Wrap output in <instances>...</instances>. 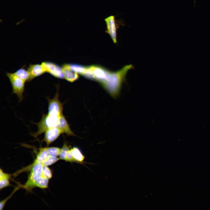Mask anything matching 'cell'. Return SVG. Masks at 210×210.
Wrapping results in <instances>:
<instances>
[{
	"label": "cell",
	"mask_w": 210,
	"mask_h": 210,
	"mask_svg": "<svg viewBox=\"0 0 210 210\" xmlns=\"http://www.w3.org/2000/svg\"><path fill=\"white\" fill-rule=\"evenodd\" d=\"M133 68V66L130 64L116 71H109L105 79L100 85L111 96L116 98L120 93L123 84L126 81L128 72Z\"/></svg>",
	"instance_id": "obj_1"
},
{
	"label": "cell",
	"mask_w": 210,
	"mask_h": 210,
	"mask_svg": "<svg viewBox=\"0 0 210 210\" xmlns=\"http://www.w3.org/2000/svg\"><path fill=\"white\" fill-rule=\"evenodd\" d=\"M43 165L35 161L28 166L24 168L15 173L18 175L21 172L29 171L28 179L25 184L22 187L28 191H31L35 188L36 181L42 176Z\"/></svg>",
	"instance_id": "obj_2"
},
{
	"label": "cell",
	"mask_w": 210,
	"mask_h": 210,
	"mask_svg": "<svg viewBox=\"0 0 210 210\" xmlns=\"http://www.w3.org/2000/svg\"><path fill=\"white\" fill-rule=\"evenodd\" d=\"M60 117L48 113L43 114L40 121L36 124L37 126V131L35 133H32V135L36 138L39 135L44 132L48 129L57 127Z\"/></svg>",
	"instance_id": "obj_3"
},
{
	"label": "cell",
	"mask_w": 210,
	"mask_h": 210,
	"mask_svg": "<svg viewBox=\"0 0 210 210\" xmlns=\"http://www.w3.org/2000/svg\"><path fill=\"white\" fill-rule=\"evenodd\" d=\"M116 16L111 15L104 20L106 25L105 32L109 34L113 43H117V31L120 26L125 25L121 20H117Z\"/></svg>",
	"instance_id": "obj_4"
},
{
	"label": "cell",
	"mask_w": 210,
	"mask_h": 210,
	"mask_svg": "<svg viewBox=\"0 0 210 210\" xmlns=\"http://www.w3.org/2000/svg\"><path fill=\"white\" fill-rule=\"evenodd\" d=\"M6 75L8 78L12 89V93L17 95L19 102L23 99V93L25 82L18 77L14 73L6 72Z\"/></svg>",
	"instance_id": "obj_5"
},
{
	"label": "cell",
	"mask_w": 210,
	"mask_h": 210,
	"mask_svg": "<svg viewBox=\"0 0 210 210\" xmlns=\"http://www.w3.org/2000/svg\"><path fill=\"white\" fill-rule=\"evenodd\" d=\"M58 86H57V91L54 97L52 99L47 97L48 101V114L58 117H60L62 114L63 104L59 98Z\"/></svg>",
	"instance_id": "obj_6"
},
{
	"label": "cell",
	"mask_w": 210,
	"mask_h": 210,
	"mask_svg": "<svg viewBox=\"0 0 210 210\" xmlns=\"http://www.w3.org/2000/svg\"><path fill=\"white\" fill-rule=\"evenodd\" d=\"M46 73L60 79L64 78L62 66L54 62L46 61L41 63Z\"/></svg>",
	"instance_id": "obj_7"
},
{
	"label": "cell",
	"mask_w": 210,
	"mask_h": 210,
	"mask_svg": "<svg viewBox=\"0 0 210 210\" xmlns=\"http://www.w3.org/2000/svg\"><path fill=\"white\" fill-rule=\"evenodd\" d=\"M44 132L43 138L41 141L45 142L47 146L55 141L62 133V131L57 127L49 128Z\"/></svg>",
	"instance_id": "obj_8"
},
{
	"label": "cell",
	"mask_w": 210,
	"mask_h": 210,
	"mask_svg": "<svg viewBox=\"0 0 210 210\" xmlns=\"http://www.w3.org/2000/svg\"><path fill=\"white\" fill-rule=\"evenodd\" d=\"M27 69L30 75V81L46 73L41 64H30Z\"/></svg>",
	"instance_id": "obj_9"
},
{
	"label": "cell",
	"mask_w": 210,
	"mask_h": 210,
	"mask_svg": "<svg viewBox=\"0 0 210 210\" xmlns=\"http://www.w3.org/2000/svg\"><path fill=\"white\" fill-rule=\"evenodd\" d=\"M62 68L64 78L67 81L73 82L78 79L79 76L70 68L69 64H64L62 66Z\"/></svg>",
	"instance_id": "obj_10"
},
{
	"label": "cell",
	"mask_w": 210,
	"mask_h": 210,
	"mask_svg": "<svg viewBox=\"0 0 210 210\" xmlns=\"http://www.w3.org/2000/svg\"><path fill=\"white\" fill-rule=\"evenodd\" d=\"M57 127L62 131V133L67 136H74V134L71 130L69 125L63 114L60 117Z\"/></svg>",
	"instance_id": "obj_11"
},
{
	"label": "cell",
	"mask_w": 210,
	"mask_h": 210,
	"mask_svg": "<svg viewBox=\"0 0 210 210\" xmlns=\"http://www.w3.org/2000/svg\"><path fill=\"white\" fill-rule=\"evenodd\" d=\"M69 151L75 162L81 163L83 162L85 157L78 148L74 147L70 148Z\"/></svg>",
	"instance_id": "obj_12"
},
{
	"label": "cell",
	"mask_w": 210,
	"mask_h": 210,
	"mask_svg": "<svg viewBox=\"0 0 210 210\" xmlns=\"http://www.w3.org/2000/svg\"><path fill=\"white\" fill-rule=\"evenodd\" d=\"M12 174L4 172L1 168L0 170V189L7 187L11 185L10 183V179L11 178Z\"/></svg>",
	"instance_id": "obj_13"
},
{
	"label": "cell",
	"mask_w": 210,
	"mask_h": 210,
	"mask_svg": "<svg viewBox=\"0 0 210 210\" xmlns=\"http://www.w3.org/2000/svg\"><path fill=\"white\" fill-rule=\"evenodd\" d=\"M25 65L18 69L14 73L19 78L24 82L30 81V75L28 70L25 68Z\"/></svg>",
	"instance_id": "obj_14"
},
{
	"label": "cell",
	"mask_w": 210,
	"mask_h": 210,
	"mask_svg": "<svg viewBox=\"0 0 210 210\" xmlns=\"http://www.w3.org/2000/svg\"><path fill=\"white\" fill-rule=\"evenodd\" d=\"M50 155L47 147L41 148L39 149L34 161L42 164Z\"/></svg>",
	"instance_id": "obj_15"
},
{
	"label": "cell",
	"mask_w": 210,
	"mask_h": 210,
	"mask_svg": "<svg viewBox=\"0 0 210 210\" xmlns=\"http://www.w3.org/2000/svg\"><path fill=\"white\" fill-rule=\"evenodd\" d=\"M69 67L73 71L83 76L86 72L88 66L75 64H69Z\"/></svg>",
	"instance_id": "obj_16"
},
{
	"label": "cell",
	"mask_w": 210,
	"mask_h": 210,
	"mask_svg": "<svg viewBox=\"0 0 210 210\" xmlns=\"http://www.w3.org/2000/svg\"><path fill=\"white\" fill-rule=\"evenodd\" d=\"M49 179L43 175L36 181L35 187L42 189L46 188L48 187Z\"/></svg>",
	"instance_id": "obj_17"
},
{
	"label": "cell",
	"mask_w": 210,
	"mask_h": 210,
	"mask_svg": "<svg viewBox=\"0 0 210 210\" xmlns=\"http://www.w3.org/2000/svg\"><path fill=\"white\" fill-rule=\"evenodd\" d=\"M60 159V158L50 155L42 163V164L44 166H48L54 164Z\"/></svg>",
	"instance_id": "obj_18"
},
{
	"label": "cell",
	"mask_w": 210,
	"mask_h": 210,
	"mask_svg": "<svg viewBox=\"0 0 210 210\" xmlns=\"http://www.w3.org/2000/svg\"><path fill=\"white\" fill-rule=\"evenodd\" d=\"M47 150L50 155L52 156H59L61 148L57 147H47Z\"/></svg>",
	"instance_id": "obj_19"
},
{
	"label": "cell",
	"mask_w": 210,
	"mask_h": 210,
	"mask_svg": "<svg viewBox=\"0 0 210 210\" xmlns=\"http://www.w3.org/2000/svg\"><path fill=\"white\" fill-rule=\"evenodd\" d=\"M42 175L49 180L52 178V171L48 166H43Z\"/></svg>",
	"instance_id": "obj_20"
},
{
	"label": "cell",
	"mask_w": 210,
	"mask_h": 210,
	"mask_svg": "<svg viewBox=\"0 0 210 210\" xmlns=\"http://www.w3.org/2000/svg\"><path fill=\"white\" fill-rule=\"evenodd\" d=\"M15 189V190H16ZM15 190H14V191H13L12 193L11 194V195H10V196H9L8 197H7V198H6V199H5V200H2V201H1L0 202V210H2L3 209V208H4V205L7 202V200L11 196L12 194L13 193L15 192Z\"/></svg>",
	"instance_id": "obj_21"
}]
</instances>
